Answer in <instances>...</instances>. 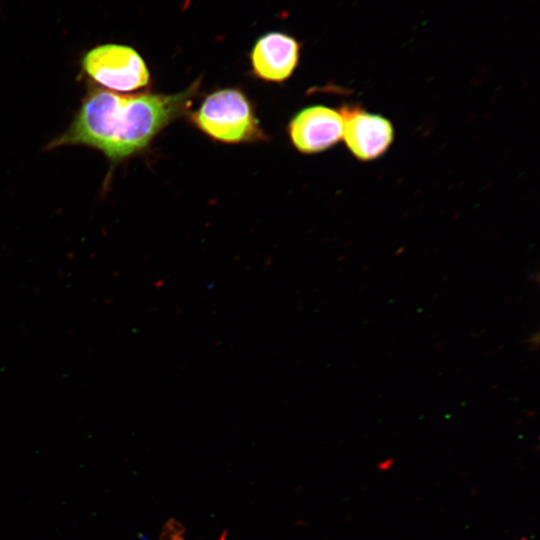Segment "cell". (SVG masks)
Returning a JSON list of instances; mask_svg holds the SVG:
<instances>
[{
  "mask_svg": "<svg viewBox=\"0 0 540 540\" xmlns=\"http://www.w3.org/2000/svg\"><path fill=\"white\" fill-rule=\"evenodd\" d=\"M199 82L175 94L121 95L91 90L68 129L47 146L84 145L102 152L112 164L146 149L169 123L184 114L198 93Z\"/></svg>",
  "mask_w": 540,
  "mask_h": 540,
  "instance_id": "6da1fadb",
  "label": "cell"
},
{
  "mask_svg": "<svg viewBox=\"0 0 540 540\" xmlns=\"http://www.w3.org/2000/svg\"><path fill=\"white\" fill-rule=\"evenodd\" d=\"M191 121L206 135L224 143L266 139L250 100L236 88L209 94L191 114Z\"/></svg>",
  "mask_w": 540,
  "mask_h": 540,
  "instance_id": "7a4b0ae2",
  "label": "cell"
},
{
  "mask_svg": "<svg viewBox=\"0 0 540 540\" xmlns=\"http://www.w3.org/2000/svg\"><path fill=\"white\" fill-rule=\"evenodd\" d=\"M82 69L92 82L114 92H132L146 87L150 74L143 58L133 48L103 44L82 58Z\"/></svg>",
  "mask_w": 540,
  "mask_h": 540,
  "instance_id": "3957f363",
  "label": "cell"
},
{
  "mask_svg": "<svg viewBox=\"0 0 540 540\" xmlns=\"http://www.w3.org/2000/svg\"><path fill=\"white\" fill-rule=\"evenodd\" d=\"M343 119L342 138L350 152L359 160L370 161L384 154L394 139L391 122L356 106L339 110Z\"/></svg>",
  "mask_w": 540,
  "mask_h": 540,
  "instance_id": "277c9868",
  "label": "cell"
},
{
  "mask_svg": "<svg viewBox=\"0 0 540 540\" xmlns=\"http://www.w3.org/2000/svg\"><path fill=\"white\" fill-rule=\"evenodd\" d=\"M289 136L302 153L324 151L342 139L343 119L339 110L323 105L306 107L291 120Z\"/></svg>",
  "mask_w": 540,
  "mask_h": 540,
  "instance_id": "5b68a950",
  "label": "cell"
},
{
  "mask_svg": "<svg viewBox=\"0 0 540 540\" xmlns=\"http://www.w3.org/2000/svg\"><path fill=\"white\" fill-rule=\"evenodd\" d=\"M300 44L282 32H269L256 41L250 54L253 74L265 81L283 82L295 70Z\"/></svg>",
  "mask_w": 540,
  "mask_h": 540,
  "instance_id": "8992f818",
  "label": "cell"
},
{
  "mask_svg": "<svg viewBox=\"0 0 540 540\" xmlns=\"http://www.w3.org/2000/svg\"><path fill=\"white\" fill-rule=\"evenodd\" d=\"M393 463V459H385L382 460L377 467L380 471H388L392 467Z\"/></svg>",
  "mask_w": 540,
  "mask_h": 540,
  "instance_id": "52a82bcc",
  "label": "cell"
}]
</instances>
